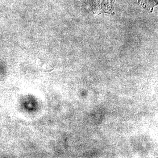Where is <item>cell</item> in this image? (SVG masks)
<instances>
[{"label":"cell","instance_id":"6da1fadb","mask_svg":"<svg viewBox=\"0 0 158 158\" xmlns=\"http://www.w3.org/2000/svg\"><path fill=\"white\" fill-rule=\"evenodd\" d=\"M92 1V0H90ZM90 6L93 11H96L101 13L102 12H110L112 13L113 11V3L115 0H93Z\"/></svg>","mask_w":158,"mask_h":158},{"label":"cell","instance_id":"7a4b0ae2","mask_svg":"<svg viewBox=\"0 0 158 158\" xmlns=\"http://www.w3.org/2000/svg\"><path fill=\"white\" fill-rule=\"evenodd\" d=\"M138 3L144 9L149 12H152L154 8L157 6L158 0H138Z\"/></svg>","mask_w":158,"mask_h":158}]
</instances>
